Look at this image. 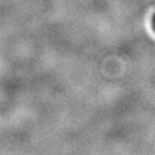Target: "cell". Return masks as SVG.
<instances>
[{
  "mask_svg": "<svg viewBox=\"0 0 155 155\" xmlns=\"http://www.w3.org/2000/svg\"><path fill=\"white\" fill-rule=\"evenodd\" d=\"M152 26H153V29H154V31H155V14L152 18Z\"/></svg>",
  "mask_w": 155,
  "mask_h": 155,
  "instance_id": "obj_1",
  "label": "cell"
}]
</instances>
